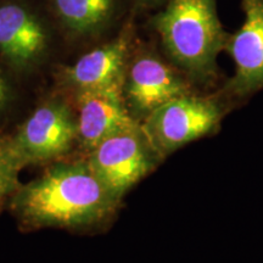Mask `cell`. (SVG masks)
<instances>
[{"mask_svg": "<svg viewBox=\"0 0 263 263\" xmlns=\"http://www.w3.org/2000/svg\"><path fill=\"white\" fill-rule=\"evenodd\" d=\"M129 55V38L121 35L95 48L62 72V81L77 91L123 84Z\"/></svg>", "mask_w": 263, "mask_h": 263, "instance_id": "obj_9", "label": "cell"}, {"mask_svg": "<svg viewBox=\"0 0 263 263\" xmlns=\"http://www.w3.org/2000/svg\"><path fill=\"white\" fill-rule=\"evenodd\" d=\"M9 85L6 83V81L4 80L2 74H0V112L4 110V107L6 106L9 101Z\"/></svg>", "mask_w": 263, "mask_h": 263, "instance_id": "obj_13", "label": "cell"}, {"mask_svg": "<svg viewBox=\"0 0 263 263\" xmlns=\"http://www.w3.org/2000/svg\"><path fill=\"white\" fill-rule=\"evenodd\" d=\"M10 207L27 229L88 228L115 216L121 200L104 185L88 161L57 162L21 184Z\"/></svg>", "mask_w": 263, "mask_h": 263, "instance_id": "obj_1", "label": "cell"}, {"mask_svg": "<svg viewBox=\"0 0 263 263\" xmlns=\"http://www.w3.org/2000/svg\"><path fill=\"white\" fill-rule=\"evenodd\" d=\"M11 140L26 166L55 161L77 141V118L66 104L49 101L33 111Z\"/></svg>", "mask_w": 263, "mask_h": 263, "instance_id": "obj_5", "label": "cell"}, {"mask_svg": "<svg viewBox=\"0 0 263 263\" xmlns=\"http://www.w3.org/2000/svg\"><path fill=\"white\" fill-rule=\"evenodd\" d=\"M77 141L87 153L106 138L139 123L124 100L123 84L77 91Z\"/></svg>", "mask_w": 263, "mask_h": 263, "instance_id": "obj_7", "label": "cell"}, {"mask_svg": "<svg viewBox=\"0 0 263 263\" xmlns=\"http://www.w3.org/2000/svg\"><path fill=\"white\" fill-rule=\"evenodd\" d=\"M244 24L229 35L226 49L235 64V74L226 91L246 97L263 89V0H241Z\"/></svg>", "mask_w": 263, "mask_h": 263, "instance_id": "obj_8", "label": "cell"}, {"mask_svg": "<svg viewBox=\"0 0 263 263\" xmlns=\"http://www.w3.org/2000/svg\"><path fill=\"white\" fill-rule=\"evenodd\" d=\"M192 93L186 76L173 70L155 55L143 54L127 66L123 95L137 121L173 99Z\"/></svg>", "mask_w": 263, "mask_h": 263, "instance_id": "obj_6", "label": "cell"}, {"mask_svg": "<svg viewBox=\"0 0 263 263\" xmlns=\"http://www.w3.org/2000/svg\"><path fill=\"white\" fill-rule=\"evenodd\" d=\"M215 100L194 93L176 98L150 112L140 127L160 160L215 132L222 118Z\"/></svg>", "mask_w": 263, "mask_h": 263, "instance_id": "obj_3", "label": "cell"}, {"mask_svg": "<svg viewBox=\"0 0 263 263\" xmlns=\"http://www.w3.org/2000/svg\"><path fill=\"white\" fill-rule=\"evenodd\" d=\"M47 35L42 25L20 5L0 6V51L18 67L28 66L44 51Z\"/></svg>", "mask_w": 263, "mask_h": 263, "instance_id": "obj_10", "label": "cell"}, {"mask_svg": "<svg viewBox=\"0 0 263 263\" xmlns=\"http://www.w3.org/2000/svg\"><path fill=\"white\" fill-rule=\"evenodd\" d=\"M154 26L168 57L190 81L209 83L229 35L218 18L216 0H168Z\"/></svg>", "mask_w": 263, "mask_h": 263, "instance_id": "obj_2", "label": "cell"}, {"mask_svg": "<svg viewBox=\"0 0 263 263\" xmlns=\"http://www.w3.org/2000/svg\"><path fill=\"white\" fill-rule=\"evenodd\" d=\"M68 27L77 32H90L110 17L115 0H54Z\"/></svg>", "mask_w": 263, "mask_h": 263, "instance_id": "obj_11", "label": "cell"}, {"mask_svg": "<svg viewBox=\"0 0 263 263\" xmlns=\"http://www.w3.org/2000/svg\"><path fill=\"white\" fill-rule=\"evenodd\" d=\"M146 2H149V3H154V4H157V3H160L161 0H146Z\"/></svg>", "mask_w": 263, "mask_h": 263, "instance_id": "obj_14", "label": "cell"}, {"mask_svg": "<svg viewBox=\"0 0 263 263\" xmlns=\"http://www.w3.org/2000/svg\"><path fill=\"white\" fill-rule=\"evenodd\" d=\"M26 164L15 150L11 136L0 134V209L21 185L18 174Z\"/></svg>", "mask_w": 263, "mask_h": 263, "instance_id": "obj_12", "label": "cell"}, {"mask_svg": "<svg viewBox=\"0 0 263 263\" xmlns=\"http://www.w3.org/2000/svg\"><path fill=\"white\" fill-rule=\"evenodd\" d=\"M87 161L104 185L122 200L124 194L155 170L161 160L139 122L99 143L88 153Z\"/></svg>", "mask_w": 263, "mask_h": 263, "instance_id": "obj_4", "label": "cell"}]
</instances>
